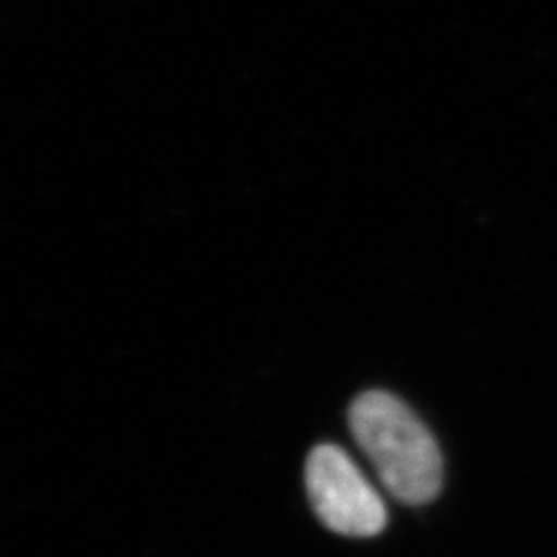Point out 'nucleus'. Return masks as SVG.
<instances>
[{
  "mask_svg": "<svg viewBox=\"0 0 557 557\" xmlns=\"http://www.w3.org/2000/svg\"><path fill=\"white\" fill-rule=\"evenodd\" d=\"M349 428L393 498L421 506L436 498L444 479L438 442L400 398L370 391L349 409Z\"/></svg>",
  "mask_w": 557,
  "mask_h": 557,
  "instance_id": "f257e3e1",
  "label": "nucleus"
},
{
  "mask_svg": "<svg viewBox=\"0 0 557 557\" xmlns=\"http://www.w3.org/2000/svg\"><path fill=\"white\" fill-rule=\"evenodd\" d=\"M306 490L320 522L345 537H374L386 527V506L358 465L338 446H317L306 462Z\"/></svg>",
  "mask_w": 557,
  "mask_h": 557,
  "instance_id": "f03ea898",
  "label": "nucleus"
}]
</instances>
